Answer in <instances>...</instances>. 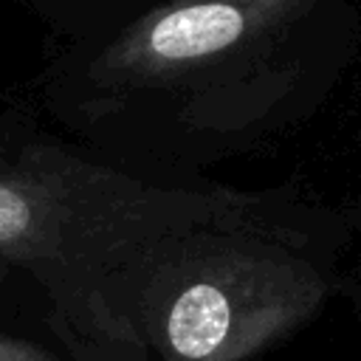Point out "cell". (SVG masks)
Masks as SVG:
<instances>
[{"instance_id": "5b68a950", "label": "cell", "mask_w": 361, "mask_h": 361, "mask_svg": "<svg viewBox=\"0 0 361 361\" xmlns=\"http://www.w3.org/2000/svg\"><path fill=\"white\" fill-rule=\"evenodd\" d=\"M133 3H138V0H102V14L107 17V23L113 20V17H118L124 8H130Z\"/></svg>"}, {"instance_id": "6da1fadb", "label": "cell", "mask_w": 361, "mask_h": 361, "mask_svg": "<svg viewBox=\"0 0 361 361\" xmlns=\"http://www.w3.org/2000/svg\"><path fill=\"white\" fill-rule=\"evenodd\" d=\"M361 48V0H138L82 62V107L144 183H197L310 121Z\"/></svg>"}, {"instance_id": "8992f818", "label": "cell", "mask_w": 361, "mask_h": 361, "mask_svg": "<svg viewBox=\"0 0 361 361\" xmlns=\"http://www.w3.org/2000/svg\"><path fill=\"white\" fill-rule=\"evenodd\" d=\"M96 3H99V6H102V0H96Z\"/></svg>"}, {"instance_id": "3957f363", "label": "cell", "mask_w": 361, "mask_h": 361, "mask_svg": "<svg viewBox=\"0 0 361 361\" xmlns=\"http://www.w3.org/2000/svg\"><path fill=\"white\" fill-rule=\"evenodd\" d=\"M37 223L34 200L17 186L0 183V243L25 237Z\"/></svg>"}, {"instance_id": "277c9868", "label": "cell", "mask_w": 361, "mask_h": 361, "mask_svg": "<svg viewBox=\"0 0 361 361\" xmlns=\"http://www.w3.org/2000/svg\"><path fill=\"white\" fill-rule=\"evenodd\" d=\"M361 183V180H358ZM344 209V217H347V223H350V234L361 243V189H358V195L353 197V203L350 206H341ZM355 285V293L361 296V274H358V279L353 282Z\"/></svg>"}, {"instance_id": "7a4b0ae2", "label": "cell", "mask_w": 361, "mask_h": 361, "mask_svg": "<svg viewBox=\"0 0 361 361\" xmlns=\"http://www.w3.org/2000/svg\"><path fill=\"white\" fill-rule=\"evenodd\" d=\"M341 206L299 183L147 186L104 259L164 361H248L310 322L341 282Z\"/></svg>"}]
</instances>
